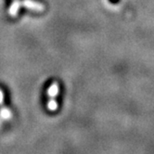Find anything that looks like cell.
Returning <instances> with one entry per match:
<instances>
[{
	"label": "cell",
	"instance_id": "1",
	"mask_svg": "<svg viewBox=\"0 0 154 154\" xmlns=\"http://www.w3.org/2000/svg\"><path fill=\"white\" fill-rule=\"evenodd\" d=\"M21 7H24L27 9L36 12H42L46 8L44 4L37 1H34V0H23L21 1Z\"/></svg>",
	"mask_w": 154,
	"mask_h": 154
},
{
	"label": "cell",
	"instance_id": "2",
	"mask_svg": "<svg viewBox=\"0 0 154 154\" xmlns=\"http://www.w3.org/2000/svg\"><path fill=\"white\" fill-rule=\"evenodd\" d=\"M21 8L20 0H14L8 8V14L10 17H16L19 13V10Z\"/></svg>",
	"mask_w": 154,
	"mask_h": 154
},
{
	"label": "cell",
	"instance_id": "3",
	"mask_svg": "<svg viewBox=\"0 0 154 154\" xmlns=\"http://www.w3.org/2000/svg\"><path fill=\"white\" fill-rule=\"evenodd\" d=\"M59 92H60V85L57 82H54L49 85L47 94L49 98H55L59 95Z\"/></svg>",
	"mask_w": 154,
	"mask_h": 154
},
{
	"label": "cell",
	"instance_id": "4",
	"mask_svg": "<svg viewBox=\"0 0 154 154\" xmlns=\"http://www.w3.org/2000/svg\"><path fill=\"white\" fill-rule=\"evenodd\" d=\"M0 117L5 121H8L12 117V112L8 108L2 107L1 109H0Z\"/></svg>",
	"mask_w": 154,
	"mask_h": 154
},
{
	"label": "cell",
	"instance_id": "5",
	"mask_svg": "<svg viewBox=\"0 0 154 154\" xmlns=\"http://www.w3.org/2000/svg\"><path fill=\"white\" fill-rule=\"evenodd\" d=\"M47 107L48 109V111L55 112L58 109V102L55 100V98H49V100L47 104Z\"/></svg>",
	"mask_w": 154,
	"mask_h": 154
},
{
	"label": "cell",
	"instance_id": "6",
	"mask_svg": "<svg viewBox=\"0 0 154 154\" xmlns=\"http://www.w3.org/2000/svg\"><path fill=\"white\" fill-rule=\"evenodd\" d=\"M3 102H4V93L0 89V106L3 104Z\"/></svg>",
	"mask_w": 154,
	"mask_h": 154
},
{
	"label": "cell",
	"instance_id": "7",
	"mask_svg": "<svg viewBox=\"0 0 154 154\" xmlns=\"http://www.w3.org/2000/svg\"><path fill=\"white\" fill-rule=\"evenodd\" d=\"M0 127H1V122H0Z\"/></svg>",
	"mask_w": 154,
	"mask_h": 154
}]
</instances>
